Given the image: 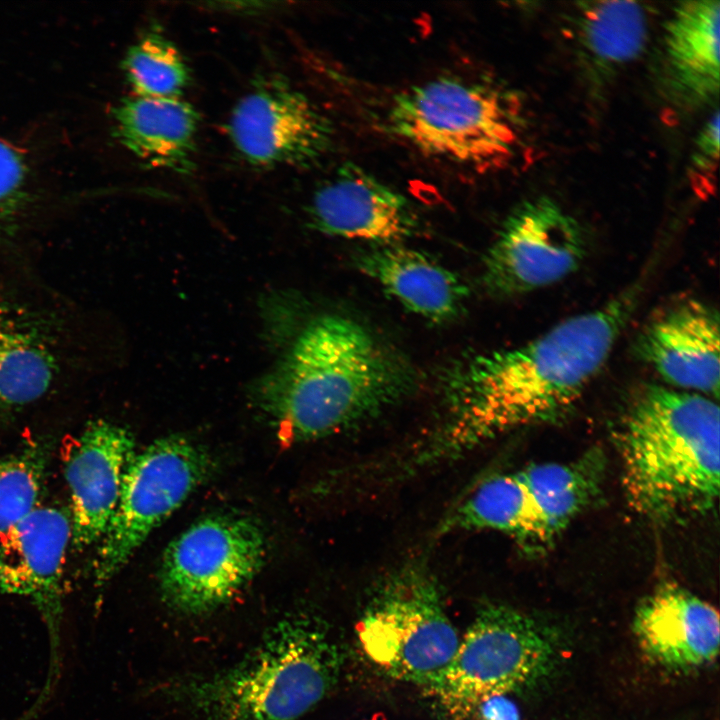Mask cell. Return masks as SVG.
Segmentation results:
<instances>
[{"label": "cell", "mask_w": 720, "mask_h": 720, "mask_svg": "<svg viewBox=\"0 0 720 720\" xmlns=\"http://www.w3.org/2000/svg\"><path fill=\"white\" fill-rule=\"evenodd\" d=\"M632 284L597 309L517 347L478 355L448 380L446 418L408 456L418 471L510 430L559 420L606 364L641 296Z\"/></svg>", "instance_id": "1"}, {"label": "cell", "mask_w": 720, "mask_h": 720, "mask_svg": "<svg viewBox=\"0 0 720 720\" xmlns=\"http://www.w3.org/2000/svg\"><path fill=\"white\" fill-rule=\"evenodd\" d=\"M412 384L407 363L364 326L324 314L255 380L250 399L282 437L305 441L376 415Z\"/></svg>", "instance_id": "2"}, {"label": "cell", "mask_w": 720, "mask_h": 720, "mask_svg": "<svg viewBox=\"0 0 720 720\" xmlns=\"http://www.w3.org/2000/svg\"><path fill=\"white\" fill-rule=\"evenodd\" d=\"M710 397L648 385L615 430L625 496L659 523L711 512L719 496L720 413Z\"/></svg>", "instance_id": "3"}, {"label": "cell", "mask_w": 720, "mask_h": 720, "mask_svg": "<svg viewBox=\"0 0 720 720\" xmlns=\"http://www.w3.org/2000/svg\"><path fill=\"white\" fill-rule=\"evenodd\" d=\"M342 664L328 624L292 612L233 665L168 680L162 689L193 720H298L335 686Z\"/></svg>", "instance_id": "4"}, {"label": "cell", "mask_w": 720, "mask_h": 720, "mask_svg": "<svg viewBox=\"0 0 720 720\" xmlns=\"http://www.w3.org/2000/svg\"><path fill=\"white\" fill-rule=\"evenodd\" d=\"M387 124L421 152L480 171L508 161L519 138L512 97L459 76H441L399 93Z\"/></svg>", "instance_id": "5"}, {"label": "cell", "mask_w": 720, "mask_h": 720, "mask_svg": "<svg viewBox=\"0 0 720 720\" xmlns=\"http://www.w3.org/2000/svg\"><path fill=\"white\" fill-rule=\"evenodd\" d=\"M605 459L592 449L566 463H538L483 481L445 521L444 530H493L528 553L552 547L600 494Z\"/></svg>", "instance_id": "6"}, {"label": "cell", "mask_w": 720, "mask_h": 720, "mask_svg": "<svg viewBox=\"0 0 720 720\" xmlns=\"http://www.w3.org/2000/svg\"><path fill=\"white\" fill-rule=\"evenodd\" d=\"M357 632L367 657L386 675L428 688L460 643L440 586L416 563L396 570L376 588Z\"/></svg>", "instance_id": "7"}, {"label": "cell", "mask_w": 720, "mask_h": 720, "mask_svg": "<svg viewBox=\"0 0 720 720\" xmlns=\"http://www.w3.org/2000/svg\"><path fill=\"white\" fill-rule=\"evenodd\" d=\"M554 656L552 638L535 619L503 604H487L430 689L449 707L471 708L539 680Z\"/></svg>", "instance_id": "8"}, {"label": "cell", "mask_w": 720, "mask_h": 720, "mask_svg": "<svg viewBox=\"0 0 720 720\" xmlns=\"http://www.w3.org/2000/svg\"><path fill=\"white\" fill-rule=\"evenodd\" d=\"M266 543L252 519L231 514L197 521L166 548L159 575L163 602L203 615L232 600L263 566Z\"/></svg>", "instance_id": "9"}, {"label": "cell", "mask_w": 720, "mask_h": 720, "mask_svg": "<svg viewBox=\"0 0 720 720\" xmlns=\"http://www.w3.org/2000/svg\"><path fill=\"white\" fill-rule=\"evenodd\" d=\"M213 468L208 453L182 436L161 438L135 454L101 539L96 584L103 585L115 576L149 534L208 479Z\"/></svg>", "instance_id": "10"}, {"label": "cell", "mask_w": 720, "mask_h": 720, "mask_svg": "<svg viewBox=\"0 0 720 720\" xmlns=\"http://www.w3.org/2000/svg\"><path fill=\"white\" fill-rule=\"evenodd\" d=\"M585 252L578 222L552 199L538 197L504 221L485 256L483 281L499 296L529 293L573 274Z\"/></svg>", "instance_id": "11"}, {"label": "cell", "mask_w": 720, "mask_h": 720, "mask_svg": "<svg viewBox=\"0 0 720 720\" xmlns=\"http://www.w3.org/2000/svg\"><path fill=\"white\" fill-rule=\"evenodd\" d=\"M227 130L240 156L256 167L311 164L332 139L327 118L281 76L258 80L233 107Z\"/></svg>", "instance_id": "12"}, {"label": "cell", "mask_w": 720, "mask_h": 720, "mask_svg": "<svg viewBox=\"0 0 720 720\" xmlns=\"http://www.w3.org/2000/svg\"><path fill=\"white\" fill-rule=\"evenodd\" d=\"M71 521L53 507L36 508L0 539V593L27 598L48 632L58 669L63 619V567Z\"/></svg>", "instance_id": "13"}, {"label": "cell", "mask_w": 720, "mask_h": 720, "mask_svg": "<svg viewBox=\"0 0 720 720\" xmlns=\"http://www.w3.org/2000/svg\"><path fill=\"white\" fill-rule=\"evenodd\" d=\"M308 211L315 230L378 246L400 245L418 227L401 193L353 163L340 166L319 186Z\"/></svg>", "instance_id": "14"}, {"label": "cell", "mask_w": 720, "mask_h": 720, "mask_svg": "<svg viewBox=\"0 0 720 720\" xmlns=\"http://www.w3.org/2000/svg\"><path fill=\"white\" fill-rule=\"evenodd\" d=\"M638 357L666 382L684 391L719 396V315L689 299L657 314L635 342Z\"/></svg>", "instance_id": "15"}, {"label": "cell", "mask_w": 720, "mask_h": 720, "mask_svg": "<svg viewBox=\"0 0 720 720\" xmlns=\"http://www.w3.org/2000/svg\"><path fill=\"white\" fill-rule=\"evenodd\" d=\"M135 454L130 432L105 420L91 422L75 439L65 462V477L72 509L71 539L77 548L102 539Z\"/></svg>", "instance_id": "16"}, {"label": "cell", "mask_w": 720, "mask_h": 720, "mask_svg": "<svg viewBox=\"0 0 720 720\" xmlns=\"http://www.w3.org/2000/svg\"><path fill=\"white\" fill-rule=\"evenodd\" d=\"M720 2L678 3L662 35L659 76L671 100L686 109L710 104L720 82Z\"/></svg>", "instance_id": "17"}, {"label": "cell", "mask_w": 720, "mask_h": 720, "mask_svg": "<svg viewBox=\"0 0 720 720\" xmlns=\"http://www.w3.org/2000/svg\"><path fill=\"white\" fill-rule=\"evenodd\" d=\"M633 630L641 648L672 669L703 666L718 655V611L675 584H664L641 601Z\"/></svg>", "instance_id": "18"}, {"label": "cell", "mask_w": 720, "mask_h": 720, "mask_svg": "<svg viewBox=\"0 0 720 720\" xmlns=\"http://www.w3.org/2000/svg\"><path fill=\"white\" fill-rule=\"evenodd\" d=\"M566 32L584 76L602 85L643 53L649 37L645 7L633 1H580Z\"/></svg>", "instance_id": "19"}, {"label": "cell", "mask_w": 720, "mask_h": 720, "mask_svg": "<svg viewBox=\"0 0 720 720\" xmlns=\"http://www.w3.org/2000/svg\"><path fill=\"white\" fill-rule=\"evenodd\" d=\"M357 264L407 310L431 321L454 318L468 296L456 274L400 245L379 246L360 255Z\"/></svg>", "instance_id": "20"}, {"label": "cell", "mask_w": 720, "mask_h": 720, "mask_svg": "<svg viewBox=\"0 0 720 720\" xmlns=\"http://www.w3.org/2000/svg\"><path fill=\"white\" fill-rule=\"evenodd\" d=\"M114 119L121 143L144 163L181 174L192 171L198 114L190 103L134 96L117 106Z\"/></svg>", "instance_id": "21"}, {"label": "cell", "mask_w": 720, "mask_h": 720, "mask_svg": "<svg viewBox=\"0 0 720 720\" xmlns=\"http://www.w3.org/2000/svg\"><path fill=\"white\" fill-rule=\"evenodd\" d=\"M56 356L32 316L0 306V408H18L42 397L56 376Z\"/></svg>", "instance_id": "22"}, {"label": "cell", "mask_w": 720, "mask_h": 720, "mask_svg": "<svg viewBox=\"0 0 720 720\" xmlns=\"http://www.w3.org/2000/svg\"><path fill=\"white\" fill-rule=\"evenodd\" d=\"M124 70L135 96L178 98L190 81L182 54L157 31L146 33L130 47Z\"/></svg>", "instance_id": "23"}, {"label": "cell", "mask_w": 720, "mask_h": 720, "mask_svg": "<svg viewBox=\"0 0 720 720\" xmlns=\"http://www.w3.org/2000/svg\"><path fill=\"white\" fill-rule=\"evenodd\" d=\"M44 472L38 446L0 460V539L37 508Z\"/></svg>", "instance_id": "24"}, {"label": "cell", "mask_w": 720, "mask_h": 720, "mask_svg": "<svg viewBox=\"0 0 720 720\" xmlns=\"http://www.w3.org/2000/svg\"><path fill=\"white\" fill-rule=\"evenodd\" d=\"M27 178L28 168L22 152L0 139V233L24 199Z\"/></svg>", "instance_id": "25"}, {"label": "cell", "mask_w": 720, "mask_h": 720, "mask_svg": "<svg viewBox=\"0 0 720 720\" xmlns=\"http://www.w3.org/2000/svg\"><path fill=\"white\" fill-rule=\"evenodd\" d=\"M719 122V112L716 110L699 132L691 159L693 184L704 185L709 190L711 184H714L712 177H715L719 158Z\"/></svg>", "instance_id": "26"}, {"label": "cell", "mask_w": 720, "mask_h": 720, "mask_svg": "<svg viewBox=\"0 0 720 720\" xmlns=\"http://www.w3.org/2000/svg\"><path fill=\"white\" fill-rule=\"evenodd\" d=\"M480 720H520V716L511 700L494 696L480 703Z\"/></svg>", "instance_id": "27"}]
</instances>
